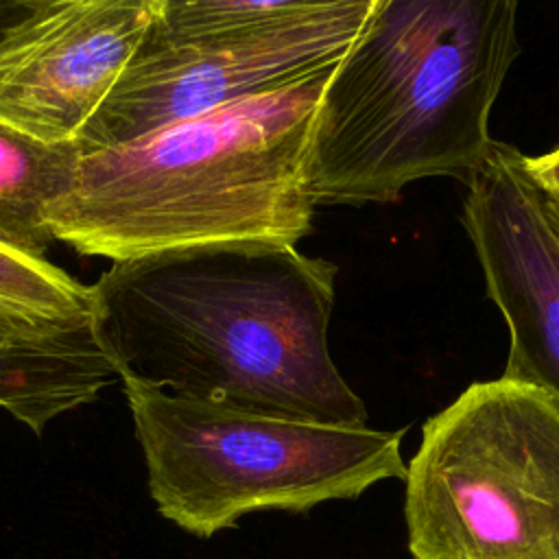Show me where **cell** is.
<instances>
[{
	"label": "cell",
	"instance_id": "277c9868",
	"mask_svg": "<svg viewBox=\"0 0 559 559\" xmlns=\"http://www.w3.org/2000/svg\"><path fill=\"white\" fill-rule=\"evenodd\" d=\"M162 518L212 537L255 511L308 513L404 480L400 430L330 426L177 395L120 373Z\"/></svg>",
	"mask_w": 559,
	"mask_h": 559
},
{
	"label": "cell",
	"instance_id": "ba28073f",
	"mask_svg": "<svg viewBox=\"0 0 559 559\" xmlns=\"http://www.w3.org/2000/svg\"><path fill=\"white\" fill-rule=\"evenodd\" d=\"M524 159L522 151L496 140L483 168L465 183L461 223L487 297L509 328L502 378L559 402V234Z\"/></svg>",
	"mask_w": 559,
	"mask_h": 559
},
{
	"label": "cell",
	"instance_id": "7a4b0ae2",
	"mask_svg": "<svg viewBox=\"0 0 559 559\" xmlns=\"http://www.w3.org/2000/svg\"><path fill=\"white\" fill-rule=\"evenodd\" d=\"M513 0H376L321 92L306 151L314 205L393 203L413 181H469L518 59Z\"/></svg>",
	"mask_w": 559,
	"mask_h": 559
},
{
	"label": "cell",
	"instance_id": "4fadbf2b",
	"mask_svg": "<svg viewBox=\"0 0 559 559\" xmlns=\"http://www.w3.org/2000/svg\"><path fill=\"white\" fill-rule=\"evenodd\" d=\"M33 7H35V0L0 2V35H2L9 26H13L17 20H22Z\"/></svg>",
	"mask_w": 559,
	"mask_h": 559
},
{
	"label": "cell",
	"instance_id": "7c38bea8",
	"mask_svg": "<svg viewBox=\"0 0 559 559\" xmlns=\"http://www.w3.org/2000/svg\"><path fill=\"white\" fill-rule=\"evenodd\" d=\"M524 164H526V173L535 181V186L544 194L559 199V148L537 155V157L526 155Z\"/></svg>",
	"mask_w": 559,
	"mask_h": 559
},
{
	"label": "cell",
	"instance_id": "8992f818",
	"mask_svg": "<svg viewBox=\"0 0 559 559\" xmlns=\"http://www.w3.org/2000/svg\"><path fill=\"white\" fill-rule=\"evenodd\" d=\"M135 55L83 127V155L129 144L332 68L376 0H319L288 17L275 0H159Z\"/></svg>",
	"mask_w": 559,
	"mask_h": 559
},
{
	"label": "cell",
	"instance_id": "8fae6325",
	"mask_svg": "<svg viewBox=\"0 0 559 559\" xmlns=\"http://www.w3.org/2000/svg\"><path fill=\"white\" fill-rule=\"evenodd\" d=\"M0 312L41 328L94 325L92 288L46 258L0 242Z\"/></svg>",
	"mask_w": 559,
	"mask_h": 559
},
{
	"label": "cell",
	"instance_id": "9c48e42d",
	"mask_svg": "<svg viewBox=\"0 0 559 559\" xmlns=\"http://www.w3.org/2000/svg\"><path fill=\"white\" fill-rule=\"evenodd\" d=\"M114 382L118 369L94 325L52 330L0 312V408L35 435Z\"/></svg>",
	"mask_w": 559,
	"mask_h": 559
},
{
	"label": "cell",
	"instance_id": "52a82bcc",
	"mask_svg": "<svg viewBox=\"0 0 559 559\" xmlns=\"http://www.w3.org/2000/svg\"><path fill=\"white\" fill-rule=\"evenodd\" d=\"M159 0H35L0 35V122L76 142L135 55Z\"/></svg>",
	"mask_w": 559,
	"mask_h": 559
},
{
	"label": "cell",
	"instance_id": "5bb4252c",
	"mask_svg": "<svg viewBox=\"0 0 559 559\" xmlns=\"http://www.w3.org/2000/svg\"><path fill=\"white\" fill-rule=\"evenodd\" d=\"M542 197H544L546 214H548V218H550L555 231L559 234V199H555V197H550V194H544V192H542Z\"/></svg>",
	"mask_w": 559,
	"mask_h": 559
},
{
	"label": "cell",
	"instance_id": "3957f363",
	"mask_svg": "<svg viewBox=\"0 0 559 559\" xmlns=\"http://www.w3.org/2000/svg\"><path fill=\"white\" fill-rule=\"evenodd\" d=\"M332 68L83 155L48 207L55 240L111 262L227 242L297 247L317 210L306 151Z\"/></svg>",
	"mask_w": 559,
	"mask_h": 559
},
{
	"label": "cell",
	"instance_id": "6da1fadb",
	"mask_svg": "<svg viewBox=\"0 0 559 559\" xmlns=\"http://www.w3.org/2000/svg\"><path fill=\"white\" fill-rule=\"evenodd\" d=\"M338 266L293 245L227 242L111 262L94 330L118 376L177 395L330 426H367L330 354Z\"/></svg>",
	"mask_w": 559,
	"mask_h": 559
},
{
	"label": "cell",
	"instance_id": "30bf717a",
	"mask_svg": "<svg viewBox=\"0 0 559 559\" xmlns=\"http://www.w3.org/2000/svg\"><path fill=\"white\" fill-rule=\"evenodd\" d=\"M81 157L76 142L46 144L0 122V242L46 258L48 207L72 186Z\"/></svg>",
	"mask_w": 559,
	"mask_h": 559
},
{
	"label": "cell",
	"instance_id": "5b68a950",
	"mask_svg": "<svg viewBox=\"0 0 559 559\" xmlns=\"http://www.w3.org/2000/svg\"><path fill=\"white\" fill-rule=\"evenodd\" d=\"M404 483L413 559H559V402L472 382L424 421Z\"/></svg>",
	"mask_w": 559,
	"mask_h": 559
}]
</instances>
